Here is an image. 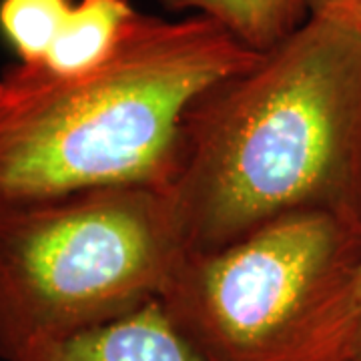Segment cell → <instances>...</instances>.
<instances>
[{"instance_id": "obj_1", "label": "cell", "mask_w": 361, "mask_h": 361, "mask_svg": "<svg viewBox=\"0 0 361 361\" xmlns=\"http://www.w3.org/2000/svg\"><path fill=\"white\" fill-rule=\"evenodd\" d=\"M165 193L187 253L295 213L361 227V35L307 18L185 109Z\"/></svg>"}, {"instance_id": "obj_2", "label": "cell", "mask_w": 361, "mask_h": 361, "mask_svg": "<svg viewBox=\"0 0 361 361\" xmlns=\"http://www.w3.org/2000/svg\"><path fill=\"white\" fill-rule=\"evenodd\" d=\"M215 20L137 13L116 52L78 77L14 63L0 73V211L99 187H167L185 109L249 68Z\"/></svg>"}, {"instance_id": "obj_3", "label": "cell", "mask_w": 361, "mask_h": 361, "mask_svg": "<svg viewBox=\"0 0 361 361\" xmlns=\"http://www.w3.org/2000/svg\"><path fill=\"white\" fill-rule=\"evenodd\" d=\"M187 255L173 203L145 185L0 211V361H26L157 301Z\"/></svg>"}, {"instance_id": "obj_4", "label": "cell", "mask_w": 361, "mask_h": 361, "mask_svg": "<svg viewBox=\"0 0 361 361\" xmlns=\"http://www.w3.org/2000/svg\"><path fill=\"white\" fill-rule=\"evenodd\" d=\"M361 227L295 213L187 253L159 297L203 361H361Z\"/></svg>"}, {"instance_id": "obj_5", "label": "cell", "mask_w": 361, "mask_h": 361, "mask_svg": "<svg viewBox=\"0 0 361 361\" xmlns=\"http://www.w3.org/2000/svg\"><path fill=\"white\" fill-rule=\"evenodd\" d=\"M26 361H203L161 301L82 331Z\"/></svg>"}, {"instance_id": "obj_6", "label": "cell", "mask_w": 361, "mask_h": 361, "mask_svg": "<svg viewBox=\"0 0 361 361\" xmlns=\"http://www.w3.org/2000/svg\"><path fill=\"white\" fill-rule=\"evenodd\" d=\"M137 13L130 0L75 2L47 59L35 66L54 77H78L99 68L115 54Z\"/></svg>"}, {"instance_id": "obj_7", "label": "cell", "mask_w": 361, "mask_h": 361, "mask_svg": "<svg viewBox=\"0 0 361 361\" xmlns=\"http://www.w3.org/2000/svg\"><path fill=\"white\" fill-rule=\"evenodd\" d=\"M173 13L215 20L247 49L267 52L310 18L307 0H159Z\"/></svg>"}, {"instance_id": "obj_8", "label": "cell", "mask_w": 361, "mask_h": 361, "mask_svg": "<svg viewBox=\"0 0 361 361\" xmlns=\"http://www.w3.org/2000/svg\"><path fill=\"white\" fill-rule=\"evenodd\" d=\"M73 0H0V35L16 63L40 65L59 39Z\"/></svg>"}, {"instance_id": "obj_9", "label": "cell", "mask_w": 361, "mask_h": 361, "mask_svg": "<svg viewBox=\"0 0 361 361\" xmlns=\"http://www.w3.org/2000/svg\"><path fill=\"white\" fill-rule=\"evenodd\" d=\"M311 18L345 26L361 35V0H307Z\"/></svg>"}, {"instance_id": "obj_10", "label": "cell", "mask_w": 361, "mask_h": 361, "mask_svg": "<svg viewBox=\"0 0 361 361\" xmlns=\"http://www.w3.org/2000/svg\"><path fill=\"white\" fill-rule=\"evenodd\" d=\"M357 293H360V311H361V263H360V283H357Z\"/></svg>"}]
</instances>
